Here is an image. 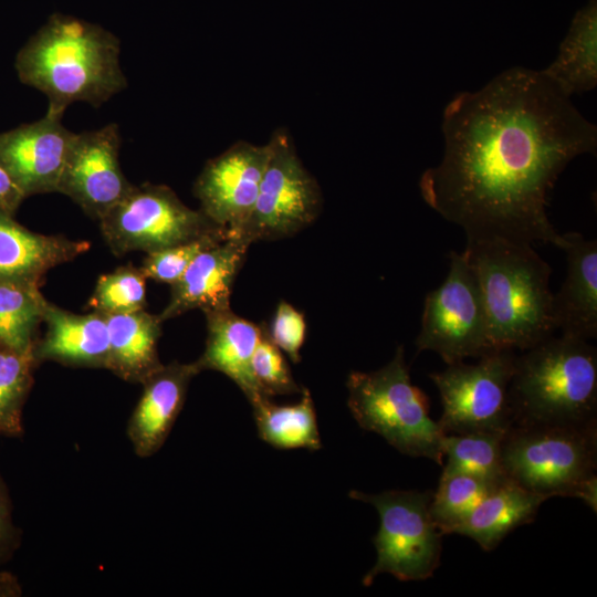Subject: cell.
Wrapping results in <instances>:
<instances>
[{
  "label": "cell",
  "mask_w": 597,
  "mask_h": 597,
  "mask_svg": "<svg viewBox=\"0 0 597 597\" xmlns=\"http://www.w3.org/2000/svg\"><path fill=\"white\" fill-rule=\"evenodd\" d=\"M250 244L229 235L202 251L170 285V297L158 314L164 323L192 310L203 314L230 308L232 287Z\"/></svg>",
  "instance_id": "obj_15"
},
{
  "label": "cell",
  "mask_w": 597,
  "mask_h": 597,
  "mask_svg": "<svg viewBox=\"0 0 597 597\" xmlns=\"http://www.w3.org/2000/svg\"><path fill=\"white\" fill-rule=\"evenodd\" d=\"M40 283L0 279V345L32 353L36 328L43 323L48 300Z\"/></svg>",
  "instance_id": "obj_25"
},
{
  "label": "cell",
  "mask_w": 597,
  "mask_h": 597,
  "mask_svg": "<svg viewBox=\"0 0 597 597\" xmlns=\"http://www.w3.org/2000/svg\"><path fill=\"white\" fill-rule=\"evenodd\" d=\"M547 499L511 480L496 484L451 534L464 535L490 552L515 528L532 523Z\"/></svg>",
  "instance_id": "obj_21"
},
{
  "label": "cell",
  "mask_w": 597,
  "mask_h": 597,
  "mask_svg": "<svg viewBox=\"0 0 597 597\" xmlns=\"http://www.w3.org/2000/svg\"><path fill=\"white\" fill-rule=\"evenodd\" d=\"M104 241L116 256L160 251L206 234L228 231L200 209L186 206L166 185H133L100 220Z\"/></svg>",
  "instance_id": "obj_8"
},
{
  "label": "cell",
  "mask_w": 597,
  "mask_h": 597,
  "mask_svg": "<svg viewBox=\"0 0 597 597\" xmlns=\"http://www.w3.org/2000/svg\"><path fill=\"white\" fill-rule=\"evenodd\" d=\"M496 484L471 473L443 469L430 502L431 516L441 533L451 534Z\"/></svg>",
  "instance_id": "obj_27"
},
{
  "label": "cell",
  "mask_w": 597,
  "mask_h": 597,
  "mask_svg": "<svg viewBox=\"0 0 597 597\" xmlns=\"http://www.w3.org/2000/svg\"><path fill=\"white\" fill-rule=\"evenodd\" d=\"M268 143L270 156L255 203L233 234L250 245L296 234L317 219L323 206L321 188L303 166L287 132L276 129Z\"/></svg>",
  "instance_id": "obj_11"
},
{
  "label": "cell",
  "mask_w": 597,
  "mask_h": 597,
  "mask_svg": "<svg viewBox=\"0 0 597 597\" xmlns=\"http://www.w3.org/2000/svg\"><path fill=\"white\" fill-rule=\"evenodd\" d=\"M346 387L347 406L360 428L381 436L404 454L442 465L443 432L429 416L426 395L411 384L402 345L384 367L349 373Z\"/></svg>",
  "instance_id": "obj_5"
},
{
  "label": "cell",
  "mask_w": 597,
  "mask_h": 597,
  "mask_svg": "<svg viewBox=\"0 0 597 597\" xmlns=\"http://www.w3.org/2000/svg\"><path fill=\"white\" fill-rule=\"evenodd\" d=\"M270 156V145L240 140L209 159L193 184L200 210L235 234L249 218Z\"/></svg>",
  "instance_id": "obj_13"
},
{
  "label": "cell",
  "mask_w": 597,
  "mask_h": 597,
  "mask_svg": "<svg viewBox=\"0 0 597 597\" xmlns=\"http://www.w3.org/2000/svg\"><path fill=\"white\" fill-rule=\"evenodd\" d=\"M146 280L140 268L132 264L101 274L88 300V306L104 315L145 310Z\"/></svg>",
  "instance_id": "obj_29"
},
{
  "label": "cell",
  "mask_w": 597,
  "mask_h": 597,
  "mask_svg": "<svg viewBox=\"0 0 597 597\" xmlns=\"http://www.w3.org/2000/svg\"><path fill=\"white\" fill-rule=\"evenodd\" d=\"M301 395L300 401L290 405H276L269 397L251 404L261 440L276 449L322 448L311 392L303 388Z\"/></svg>",
  "instance_id": "obj_24"
},
{
  "label": "cell",
  "mask_w": 597,
  "mask_h": 597,
  "mask_svg": "<svg viewBox=\"0 0 597 597\" xmlns=\"http://www.w3.org/2000/svg\"><path fill=\"white\" fill-rule=\"evenodd\" d=\"M119 41L100 27L54 17L18 52L19 80L48 98L46 114L63 117L75 102L95 107L127 87Z\"/></svg>",
  "instance_id": "obj_2"
},
{
  "label": "cell",
  "mask_w": 597,
  "mask_h": 597,
  "mask_svg": "<svg viewBox=\"0 0 597 597\" xmlns=\"http://www.w3.org/2000/svg\"><path fill=\"white\" fill-rule=\"evenodd\" d=\"M36 366L33 353H20L0 345V434H23V406Z\"/></svg>",
  "instance_id": "obj_28"
},
{
  "label": "cell",
  "mask_w": 597,
  "mask_h": 597,
  "mask_svg": "<svg viewBox=\"0 0 597 597\" xmlns=\"http://www.w3.org/2000/svg\"><path fill=\"white\" fill-rule=\"evenodd\" d=\"M481 289L492 348L527 349L552 336V269L533 244L467 239L463 250Z\"/></svg>",
  "instance_id": "obj_3"
},
{
  "label": "cell",
  "mask_w": 597,
  "mask_h": 597,
  "mask_svg": "<svg viewBox=\"0 0 597 597\" xmlns=\"http://www.w3.org/2000/svg\"><path fill=\"white\" fill-rule=\"evenodd\" d=\"M24 199V195L0 166V211L13 216Z\"/></svg>",
  "instance_id": "obj_34"
},
{
  "label": "cell",
  "mask_w": 597,
  "mask_h": 597,
  "mask_svg": "<svg viewBox=\"0 0 597 597\" xmlns=\"http://www.w3.org/2000/svg\"><path fill=\"white\" fill-rule=\"evenodd\" d=\"M575 498L584 501L594 513L597 512V474L589 476L579 485Z\"/></svg>",
  "instance_id": "obj_35"
},
{
  "label": "cell",
  "mask_w": 597,
  "mask_h": 597,
  "mask_svg": "<svg viewBox=\"0 0 597 597\" xmlns=\"http://www.w3.org/2000/svg\"><path fill=\"white\" fill-rule=\"evenodd\" d=\"M447 277L423 303L417 352L437 353L447 365L493 349L475 272L465 253L452 251Z\"/></svg>",
  "instance_id": "obj_10"
},
{
  "label": "cell",
  "mask_w": 597,
  "mask_h": 597,
  "mask_svg": "<svg viewBox=\"0 0 597 597\" xmlns=\"http://www.w3.org/2000/svg\"><path fill=\"white\" fill-rule=\"evenodd\" d=\"M566 277L553 294V320L561 335L589 341L597 336V241L578 232L564 234Z\"/></svg>",
  "instance_id": "obj_17"
},
{
  "label": "cell",
  "mask_w": 597,
  "mask_h": 597,
  "mask_svg": "<svg viewBox=\"0 0 597 597\" xmlns=\"http://www.w3.org/2000/svg\"><path fill=\"white\" fill-rule=\"evenodd\" d=\"M121 143L115 123L74 133L59 179L56 192L71 198L97 221L133 187L121 168Z\"/></svg>",
  "instance_id": "obj_12"
},
{
  "label": "cell",
  "mask_w": 597,
  "mask_h": 597,
  "mask_svg": "<svg viewBox=\"0 0 597 597\" xmlns=\"http://www.w3.org/2000/svg\"><path fill=\"white\" fill-rule=\"evenodd\" d=\"M228 231L206 234L200 238L147 253L140 270L146 279L171 285L202 251L222 242Z\"/></svg>",
  "instance_id": "obj_30"
},
{
  "label": "cell",
  "mask_w": 597,
  "mask_h": 597,
  "mask_svg": "<svg viewBox=\"0 0 597 597\" xmlns=\"http://www.w3.org/2000/svg\"><path fill=\"white\" fill-rule=\"evenodd\" d=\"M20 540V530L13 523L9 490L0 473V565L13 556Z\"/></svg>",
  "instance_id": "obj_33"
},
{
  "label": "cell",
  "mask_w": 597,
  "mask_h": 597,
  "mask_svg": "<svg viewBox=\"0 0 597 597\" xmlns=\"http://www.w3.org/2000/svg\"><path fill=\"white\" fill-rule=\"evenodd\" d=\"M348 495L373 505L380 520L373 538L377 559L364 576V586H370L384 573L401 582L433 576L440 565L443 534L430 513L431 491L388 490L368 494L352 490Z\"/></svg>",
  "instance_id": "obj_7"
},
{
  "label": "cell",
  "mask_w": 597,
  "mask_h": 597,
  "mask_svg": "<svg viewBox=\"0 0 597 597\" xmlns=\"http://www.w3.org/2000/svg\"><path fill=\"white\" fill-rule=\"evenodd\" d=\"M503 437L480 432L443 434V469L471 473L493 483L505 481L501 454Z\"/></svg>",
  "instance_id": "obj_26"
},
{
  "label": "cell",
  "mask_w": 597,
  "mask_h": 597,
  "mask_svg": "<svg viewBox=\"0 0 597 597\" xmlns=\"http://www.w3.org/2000/svg\"><path fill=\"white\" fill-rule=\"evenodd\" d=\"M90 242L42 234L0 211V279L40 283L51 269L87 252Z\"/></svg>",
  "instance_id": "obj_20"
},
{
  "label": "cell",
  "mask_w": 597,
  "mask_h": 597,
  "mask_svg": "<svg viewBox=\"0 0 597 597\" xmlns=\"http://www.w3.org/2000/svg\"><path fill=\"white\" fill-rule=\"evenodd\" d=\"M505 476L543 495L570 496L597 470V421L513 425L501 447Z\"/></svg>",
  "instance_id": "obj_6"
},
{
  "label": "cell",
  "mask_w": 597,
  "mask_h": 597,
  "mask_svg": "<svg viewBox=\"0 0 597 597\" xmlns=\"http://www.w3.org/2000/svg\"><path fill=\"white\" fill-rule=\"evenodd\" d=\"M45 332L36 338L33 357L65 366L107 368L109 339L106 316L98 312L75 314L48 302Z\"/></svg>",
  "instance_id": "obj_18"
},
{
  "label": "cell",
  "mask_w": 597,
  "mask_h": 597,
  "mask_svg": "<svg viewBox=\"0 0 597 597\" xmlns=\"http://www.w3.org/2000/svg\"><path fill=\"white\" fill-rule=\"evenodd\" d=\"M74 133L62 117L46 114L0 133V166L24 197L56 192Z\"/></svg>",
  "instance_id": "obj_14"
},
{
  "label": "cell",
  "mask_w": 597,
  "mask_h": 597,
  "mask_svg": "<svg viewBox=\"0 0 597 597\" xmlns=\"http://www.w3.org/2000/svg\"><path fill=\"white\" fill-rule=\"evenodd\" d=\"M200 371L197 360H174L142 383L140 398L127 423V437L138 457H150L165 443L182 410L189 384Z\"/></svg>",
  "instance_id": "obj_16"
},
{
  "label": "cell",
  "mask_w": 597,
  "mask_h": 597,
  "mask_svg": "<svg viewBox=\"0 0 597 597\" xmlns=\"http://www.w3.org/2000/svg\"><path fill=\"white\" fill-rule=\"evenodd\" d=\"M521 352L509 386L513 425L597 421V350L588 341L552 335Z\"/></svg>",
  "instance_id": "obj_4"
},
{
  "label": "cell",
  "mask_w": 597,
  "mask_h": 597,
  "mask_svg": "<svg viewBox=\"0 0 597 597\" xmlns=\"http://www.w3.org/2000/svg\"><path fill=\"white\" fill-rule=\"evenodd\" d=\"M572 96L591 91L597 84V3L579 9L562 41L555 60L542 70Z\"/></svg>",
  "instance_id": "obj_23"
},
{
  "label": "cell",
  "mask_w": 597,
  "mask_h": 597,
  "mask_svg": "<svg viewBox=\"0 0 597 597\" xmlns=\"http://www.w3.org/2000/svg\"><path fill=\"white\" fill-rule=\"evenodd\" d=\"M440 164L420 177L423 201L467 239L503 238L563 249L548 193L575 157L594 153L597 128L546 74L510 67L458 93L442 119Z\"/></svg>",
  "instance_id": "obj_1"
},
{
  "label": "cell",
  "mask_w": 597,
  "mask_h": 597,
  "mask_svg": "<svg viewBox=\"0 0 597 597\" xmlns=\"http://www.w3.org/2000/svg\"><path fill=\"white\" fill-rule=\"evenodd\" d=\"M205 316L206 347L197 359L201 370L211 369L224 374L241 389L250 404L266 397L251 367L262 325L237 315L231 308L207 313Z\"/></svg>",
  "instance_id": "obj_19"
},
{
  "label": "cell",
  "mask_w": 597,
  "mask_h": 597,
  "mask_svg": "<svg viewBox=\"0 0 597 597\" xmlns=\"http://www.w3.org/2000/svg\"><path fill=\"white\" fill-rule=\"evenodd\" d=\"M251 367L260 389L266 397L298 394L303 389L295 383L281 349L270 339L265 324H262Z\"/></svg>",
  "instance_id": "obj_31"
},
{
  "label": "cell",
  "mask_w": 597,
  "mask_h": 597,
  "mask_svg": "<svg viewBox=\"0 0 597 597\" xmlns=\"http://www.w3.org/2000/svg\"><path fill=\"white\" fill-rule=\"evenodd\" d=\"M22 595V587L18 577L7 570H0V597H19Z\"/></svg>",
  "instance_id": "obj_36"
},
{
  "label": "cell",
  "mask_w": 597,
  "mask_h": 597,
  "mask_svg": "<svg viewBox=\"0 0 597 597\" xmlns=\"http://www.w3.org/2000/svg\"><path fill=\"white\" fill-rule=\"evenodd\" d=\"M516 353L493 348L476 364L463 360L429 375L442 404L437 421L443 434L500 433L513 425L509 386Z\"/></svg>",
  "instance_id": "obj_9"
},
{
  "label": "cell",
  "mask_w": 597,
  "mask_h": 597,
  "mask_svg": "<svg viewBox=\"0 0 597 597\" xmlns=\"http://www.w3.org/2000/svg\"><path fill=\"white\" fill-rule=\"evenodd\" d=\"M272 343L283 350L289 358L297 364L301 362V348L306 336V321L304 314L292 304L280 301L271 321L266 326Z\"/></svg>",
  "instance_id": "obj_32"
},
{
  "label": "cell",
  "mask_w": 597,
  "mask_h": 597,
  "mask_svg": "<svg viewBox=\"0 0 597 597\" xmlns=\"http://www.w3.org/2000/svg\"><path fill=\"white\" fill-rule=\"evenodd\" d=\"M105 316L109 339L106 369L125 381L142 384L163 365L158 356L163 322L146 310Z\"/></svg>",
  "instance_id": "obj_22"
}]
</instances>
